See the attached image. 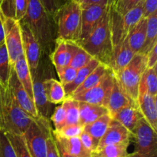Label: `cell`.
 Instances as JSON below:
<instances>
[{
  "mask_svg": "<svg viewBox=\"0 0 157 157\" xmlns=\"http://www.w3.org/2000/svg\"><path fill=\"white\" fill-rule=\"evenodd\" d=\"M19 21L30 29L41 53L49 55L53 52L57 39L56 23L54 15L44 9L40 0H29L25 15Z\"/></svg>",
  "mask_w": 157,
  "mask_h": 157,
  "instance_id": "obj_1",
  "label": "cell"
},
{
  "mask_svg": "<svg viewBox=\"0 0 157 157\" xmlns=\"http://www.w3.org/2000/svg\"><path fill=\"white\" fill-rule=\"evenodd\" d=\"M157 12V0H144V17L147 18Z\"/></svg>",
  "mask_w": 157,
  "mask_h": 157,
  "instance_id": "obj_45",
  "label": "cell"
},
{
  "mask_svg": "<svg viewBox=\"0 0 157 157\" xmlns=\"http://www.w3.org/2000/svg\"><path fill=\"white\" fill-rule=\"evenodd\" d=\"M110 67H107V65L104 64H100L87 77L85 80L83 81V83L81 84H80L76 89H75V91L72 93V94L70 97L75 96V95L80 94L83 93V92L86 91L87 90H90V88L94 87V86H96L100 81H101V79L103 78V77L105 75V74L110 70Z\"/></svg>",
  "mask_w": 157,
  "mask_h": 157,
  "instance_id": "obj_25",
  "label": "cell"
},
{
  "mask_svg": "<svg viewBox=\"0 0 157 157\" xmlns=\"http://www.w3.org/2000/svg\"><path fill=\"white\" fill-rule=\"evenodd\" d=\"M132 134L130 132L117 121L112 119L107 131L98 143L96 152L102 149L103 147L110 144H125V143L130 144Z\"/></svg>",
  "mask_w": 157,
  "mask_h": 157,
  "instance_id": "obj_15",
  "label": "cell"
},
{
  "mask_svg": "<svg viewBox=\"0 0 157 157\" xmlns=\"http://www.w3.org/2000/svg\"><path fill=\"white\" fill-rule=\"evenodd\" d=\"M129 145L128 143L107 145L97 151L94 157H127L130 156Z\"/></svg>",
  "mask_w": 157,
  "mask_h": 157,
  "instance_id": "obj_31",
  "label": "cell"
},
{
  "mask_svg": "<svg viewBox=\"0 0 157 157\" xmlns=\"http://www.w3.org/2000/svg\"><path fill=\"white\" fill-rule=\"evenodd\" d=\"M111 118L124 126L133 136L138 123L143 118V115L137 106L129 105L113 112H110Z\"/></svg>",
  "mask_w": 157,
  "mask_h": 157,
  "instance_id": "obj_17",
  "label": "cell"
},
{
  "mask_svg": "<svg viewBox=\"0 0 157 157\" xmlns=\"http://www.w3.org/2000/svg\"><path fill=\"white\" fill-rule=\"evenodd\" d=\"M110 5L113 4V0H82L80 3L81 9L90 6L91 5Z\"/></svg>",
  "mask_w": 157,
  "mask_h": 157,
  "instance_id": "obj_47",
  "label": "cell"
},
{
  "mask_svg": "<svg viewBox=\"0 0 157 157\" xmlns=\"http://www.w3.org/2000/svg\"><path fill=\"white\" fill-rule=\"evenodd\" d=\"M132 139L135 148L131 157H157V132L144 117L138 123Z\"/></svg>",
  "mask_w": 157,
  "mask_h": 157,
  "instance_id": "obj_8",
  "label": "cell"
},
{
  "mask_svg": "<svg viewBox=\"0 0 157 157\" xmlns=\"http://www.w3.org/2000/svg\"><path fill=\"white\" fill-rule=\"evenodd\" d=\"M80 140H81V143H82L83 146L87 149V150L90 152V153L95 154L96 153L97 148L98 146V142L94 140V138L92 136H90L88 133L83 130L82 133L79 136Z\"/></svg>",
  "mask_w": 157,
  "mask_h": 157,
  "instance_id": "obj_41",
  "label": "cell"
},
{
  "mask_svg": "<svg viewBox=\"0 0 157 157\" xmlns=\"http://www.w3.org/2000/svg\"><path fill=\"white\" fill-rule=\"evenodd\" d=\"M110 5L103 19L88 37L77 42L94 58L109 67L113 49L110 25Z\"/></svg>",
  "mask_w": 157,
  "mask_h": 157,
  "instance_id": "obj_2",
  "label": "cell"
},
{
  "mask_svg": "<svg viewBox=\"0 0 157 157\" xmlns=\"http://www.w3.org/2000/svg\"><path fill=\"white\" fill-rule=\"evenodd\" d=\"M22 37V46L24 55L30 68L31 73L35 71L38 67L41 58V51L38 41H36L32 32L24 22L19 21Z\"/></svg>",
  "mask_w": 157,
  "mask_h": 157,
  "instance_id": "obj_12",
  "label": "cell"
},
{
  "mask_svg": "<svg viewBox=\"0 0 157 157\" xmlns=\"http://www.w3.org/2000/svg\"><path fill=\"white\" fill-rule=\"evenodd\" d=\"M115 2H116V0H113V4H114V3H115Z\"/></svg>",
  "mask_w": 157,
  "mask_h": 157,
  "instance_id": "obj_52",
  "label": "cell"
},
{
  "mask_svg": "<svg viewBox=\"0 0 157 157\" xmlns=\"http://www.w3.org/2000/svg\"><path fill=\"white\" fill-rule=\"evenodd\" d=\"M144 18V1L137 6L129 10L122 16L123 38L127 37L129 31L140 20Z\"/></svg>",
  "mask_w": 157,
  "mask_h": 157,
  "instance_id": "obj_29",
  "label": "cell"
},
{
  "mask_svg": "<svg viewBox=\"0 0 157 157\" xmlns=\"http://www.w3.org/2000/svg\"><path fill=\"white\" fill-rule=\"evenodd\" d=\"M157 12L147 17L146 39L139 53L147 55L157 43Z\"/></svg>",
  "mask_w": 157,
  "mask_h": 157,
  "instance_id": "obj_27",
  "label": "cell"
},
{
  "mask_svg": "<svg viewBox=\"0 0 157 157\" xmlns=\"http://www.w3.org/2000/svg\"><path fill=\"white\" fill-rule=\"evenodd\" d=\"M50 121L54 124V130H58L64 127L66 124V111L62 104L55 107L52 115L51 116Z\"/></svg>",
  "mask_w": 157,
  "mask_h": 157,
  "instance_id": "obj_38",
  "label": "cell"
},
{
  "mask_svg": "<svg viewBox=\"0 0 157 157\" xmlns=\"http://www.w3.org/2000/svg\"><path fill=\"white\" fill-rule=\"evenodd\" d=\"M147 68V55L136 53L127 66L113 74L123 90L136 105H137L141 77Z\"/></svg>",
  "mask_w": 157,
  "mask_h": 157,
  "instance_id": "obj_6",
  "label": "cell"
},
{
  "mask_svg": "<svg viewBox=\"0 0 157 157\" xmlns=\"http://www.w3.org/2000/svg\"><path fill=\"white\" fill-rule=\"evenodd\" d=\"M157 96L147 93H139L137 106L143 117L157 132Z\"/></svg>",
  "mask_w": 157,
  "mask_h": 157,
  "instance_id": "obj_18",
  "label": "cell"
},
{
  "mask_svg": "<svg viewBox=\"0 0 157 157\" xmlns=\"http://www.w3.org/2000/svg\"><path fill=\"white\" fill-rule=\"evenodd\" d=\"M129 105L137 106L133 104L130 101V98L127 96L125 92L123 90L122 87H121L114 77L113 87H112L111 92H110V97H109L108 104H107V109L109 110V113L116 111V110H120L121 108Z\"/></svg>",
  "mask_w": 157,
  "mask_h": 157,
  "instance_id": "obj_24",
  "label": "cell"
},
{
  "mask_svg": "<svg viewBox=\"0 0 157 157\" xmlns=\"http://www.w3.org/2000/svg\"><path fill=\"white\" fill-rule=\"evenodd\" d=\"M113 73L110 69L96 86L80 94L72 96L71 98L78 101L104 106L107 108L109 97L113 87Z\"/></svg>",
  "mask_w": 157,
  "mask_h": 157,
  "instance_id": "obj_10",
  "label": "cell"
},
{
  "mask_svg": "<svg viewBox=\"0 0 157 157\" xmlns=\"http://www.w3.org/2000/svg\"><path fill=\"white\" fill-rule=\"evenodd\" d=\"M142 1L144 0H116L113 6L117 12L123 16L129 10L134 8Z\"/></svg>",
  "mask_w": 157,
  "mask_h": 157,
  "instance_id": "obj_40",
  "label": "cell"
},
{
  "mask_svg": "<svg viewBox=\"0 0 157 157\" xmlns=\"http://www.w3.org/2000/svg\"><path fill=\"white\" fill-rule=\"evenodd\" d=\"M157 65L147 68L143 73L139 86V93L157 96Z\"/></svg>",
  "mask_w": 157,
  "mask_h": 157,
  "instance_id": "obj_28",
  "label": "cell"
},
{
  "mask_svg": "<svg viewBox=\"0 0 157 157\" xmlns=\"http://www.w3.org/2000/svg\"><path fill=\"white\" fill-rule=\"evenodd\" d=\"M84 130V126L81 124H67L58 130H53V134L64 138L79 136Z\"/></svg>",
  "mask_w": 157,
  "mask_h": 157,
  "instance_id": "obj_36",
  "label": "cell"
},
{
  "mask_svg": "<svg viewBox=\"0 0 157 157\" xmlns=\"http://www.w3.org/2000/svg\"><path fill=\"white\" fill-rule=\"evenodd\" d=\"M57 39L78 42L81 37V8L74 0H67L54 15Z\"/></svg>",
  "mask_w": 157,
  "mask_h": 157,
  "instance_id": "obj_3",
  "label": "cell"
},
{
  "mask_svg": "<svg viewBox=\"0 0 157 157\" xmlns=\"http://www.w3.org/2000/svg\"><path fill=\"white\" fill-rule=\"evenodd\" d=\"M5 43V31L4 27H3L2 19V16L0 15V45Z\"/></svg>",
  "mask_w": 157,
  "mask_h": 157,
  "instance_id": "obj_49",
  "label": "cell"
},
{
  "mask_svg": "<svg viewBox=\"0 0 157 157\" xmlns=\"http://www.w3.org/2000/svg\"><path fill=\"white\" fill-rule=\"evenodd\" d=\"M11 69L12 66L9 61L7 49L4 43L0 45V84L5 87L8 86Z\"/></svg>",
  "mask_w": 157,
  "mask_h": 157,
  "instance_id": "obj_33",
  "label": "cell"
},
{
  "mask_svg": "<svg viewBox=\"0 0 157 157\" xmlns=\"http://www.w3.org/2000/svg\"><path fill=\"white\" fill-rule=\"evenodd\" d=\"M92 58H94L93 57L80 46L79 48L78 49L77 52L72 58L68 66L76 69V70H78L88 64L91 61Z\"/></svg>",
  "mask_w": 157,
  "mask_h": 157,
  "instance_id": "obj_35",
  "label": "cell"
},
{
  "mask_svg": "<svg viewBox=\"0 0 157 157\" xmlns=\"http://www.w3.org/2000/svg\"><path fill=\"white\" fill-rule=\"evenodd\" d=\"M127 157H131V153H130V156H127Z\"/></svg>",
  "mask_w": 157,
  "mask_h": 157,
  "instance_id": "obj_53",
  "label": "cell"
},
{
  "mask_svg": "<svg viewBox=\"0 0 157 157\" xmlns=\"http://www.w3.org/2000/svg\"><path fill=\"white\" fill-rule=\"evenodd\" d=\"M79 47L76 41L56 40L55 48L49 55L51 62L55 70L68 66Z\"/></svg>",
  "mask_w": 157,
  "mask_h": 157,
  "instance_id": "obj_14",
  "label": "cell"
},
{
  "mask_svg": "<svg viewBox=\"0 0 157 157\" xmlns=\"http://www.w3.org/2000/svg\"><path fill=\"white\" fill-rule=\"evenodd\" d=\"M44 9L52 15L67 2V0H40Z\"/></svg>",
  "mask_w": 157,
  "mask_h": 157,
  "instance_id": "obj_43",
  "label": "cell"
},
{
  "mask_svg": "<svg viewBox=\"0 0 157 157\" xmlns=\"http://www.w3.org/2000/svg\"><path fill=\"white\" fill-rule=\"evenodd\" d=\"M101 63L98 61L95 58H92L91 61L88 63L87 64H86L85 66H84L81 68L78 69V71H77V75L75 77V78L74 79V81L72 82L69 83L68 84H66L64 86V90H65L66 94V98L67 97H70L74 91L75 90V89L83 83V81L87 78V77L98 67Z\"/></svg>",
  "mask_w": 157,
  "mask_h": 157,
  "instance_id": "obj_26",
  "label": "cell"
},
{
  "mask_svg": "<svg viewBox=\"0 0 157 157\" xmlns=\"http://www.w3.org/2000/svg\"><path fill=\"white\" fill-rule=\"evenodd\" d=\"M61 104H63L66 111L65 125L80 124L79 101L74 99L71 97H67Z\"/></svg>",
  "mask_w": 157,
  "mask_h": 157,
  "instance_id": "obj_32",
  "label": "cell"
},
{
  "mask_svg": "<svg viewBox=\"0 0 157 157\" xmlns=\"http://www.w3.org/2000/svg\"><path fill=\"white\" fill-rule=\"evenodd\" d=\"M74 1H75V2H76L79 3V4H80V3H81V2L82 1V0H74Z\"/></svg>",
  "mask_w": 157,
  "mask_h": 157,
  "instance_id": "obj_51",
  "label": "cell"
},
{
  "mask_svg": "<svg viewBox=\"0 0 157 157\" xmlns=\"http://www.w3.org/2000/svg\"><path fill=\"white\" fill-rule=\"evenodd\" d=\"M47 157H61L52 131L47 139Z\"/></svg>",
  "mask_w": 157,
  "mask_h": 157,
  "instance_id": "obj_44",
  "label": "cell"
},
{
  "mask_svg": "<svg viewBox=\"0 0 157 157\" xmlns=\"http://www.w3.org/2000/svg\"><path fill=\"white\" fill-rule=\"evenodd\" d=\"M110 5L98 4L81 9V37L78 41H83L88 37L103 19Z\"/></svg>",
  "mask_w": 157,
  "mask_h": 157,
  "instance_id": "obj_11",
  "label": "cell"
},
{
  "mask_svg": "<svg viewBox=\"0 0 157 157\" xmlns=\"http://www.w3.org/2000/svg\"><path fill=\"white\" fill-rule=\"evenodd\" d=\"M135 53L130 48L127 37L122 38L113 46V53L110 62V68L113 74L124 68L130 63Z\"/></svg>",
  "mask_w": 157,
  "mask_h": 157,
  "instance_id": "obj_16",
  "label": "cell"
},
{
  "mask_svg": "<svg viewBox=\"0 0 157 157\" xmlns=\"http://www.w3.org/2000/svg\"><path fill=\"white\" fill-rule=\"evenodd\" d=\"M8 86L9 87L12 94L14 95L17 102L21 106V108L34 119L38 117L39 115L37 111L36 107H35V103L28 94L25 89L23 87L22 84L18 81L13 67H12V69H11Z\"/></svg>",
  "mask_w": 157,
  "mask_h": 157,
  "instance_id": "obj_13",
  "label": "cell"
},
{
  "mask_svg": "<svg viewBox=\"0 0 157 157\" xmlns=\"http://www.w3.org/2000/svg\"><path fill=\"white\" fill-rule=\"evenodd\" d=\"M147 68L157 65V43L147 55Z\"/></svg>",
  "mask_w": 157,
  "mask_h": 157,
  "instance_id": "obj_46",
  "label": "cell"
},
{
  "mask_svg": "<svg viewBox=\"0 0 157 157\" xmlns=\"http://www.w3.org/2000/svg\"><path fill=\"white\" fill-rule=\"evenodd\" d=\"M147 18H142L136 23L127 35L129 45L135 54L139 53L146 39Z\"/></svg>",
  "mask_w": 157,
  "mask_h": 157,
  "instance_id": "obj_22",
  "label": "cell"
},
{
  "mask_svg": "<svg viewBox=\"0 0 157 157\" xmlns=\"http://www.w3.org/2000/svg\"><path fill=\"white\" fill-rule=\"evenodd\" d=\"M45 98L52 104H61L66 98L64 85L54 77L46 78L43 82Z\"/></svg>",
  "mask_w": 157,
  "mask_h": 157,
  "instance_id": "obj_20",
  "label": "cell"
},
{
  "mask_svg": "<svg viewBox=\"0 0 157 157\" xmlns=\"http://www.w3.org/2000/svg\"><path fill=\"white\" fill-rule=\"evenodd\" d=\"M5 87L0 84V129L2 128V106Z\"/></svg>",
  "mask_w": 157,
  "mask_h": 157,
  "instance_id": "obj_48",
  "label": "cell"
},
{
  "mask_svg": "<svg viewBox=\"0 0 157 157\" xmlns=\"http://www.w3.org/2000/svg\"><path fill=\"white\" fill-rule=\"evenodd\" d=\"M33 120L18 104L9 86L5 87L2 130L10 134L23 135Z\"/></svg>",
  "mask_w": 157,
  "mask_h": 157,
  "instance_id": "obj_4",
  "label": "cell"
},
{
  "mask_svg": "<svg viewBox=\"0 0 157 157\" xmlns=\"http://www.w3.org/2000/svg\"><path fill=\"white\" fill-rule=\"evenodd\" d=\"M57 147H58V146H57ZM58 151H59L60 156H61V157H75L74 156H71V155L68 154V153H67L66 152H64V150H62L61 148H59L58 147Z\"/></svg>",
  "mask_w": 157,
  "mask_h": 157,
  "instance_id": "obj_50",
  "label": "cell"
},
{
  "mask_svg": "<svg viewBox=\"0 0 157 157\" xmlns=\"http://www.w3.org/2000/svg\"><path fill=\"white\" fill-rule=\"evenodd\" d=\"M53 136L57 146L68 154L75 157H94V153H90L83 146L79 136L64 138L55 134Z\"/></svg>",
  "mask_w": 157,
  "mask_h": 157,
  "instance_id": "obj_19",
  "label": "cell"
},
{
  "mask_svg": "<svg viewBox=\"0 0 157 157\" xmlns=\"http://www.w3.org/2000/svg\"><path fill=\"white\" fill-rule=\"evenodd\" d=\"M77 71L78 70L70 67V66H67V67L56 70L58 78H59V81L64 86L74 81L77 75Z\"/></svg>",
  "mask_w": 157,
  "mask_h": 157,
  "instance_id": "obj_39",
  "label": "cell"
},
{
  "mask_svg": "<svg viewBox=\"0 0 157 157\" xmlns=\"http://www.w3.org/2000/svg\"><path fill=\"white\" fill-rule=\"evenodd\" d=\"M8 138L13 146L18 157H32L25 144L23 135L10 134L6 133Z\"/></svg>",
  "mask_w": 157,
  "mask_h": 157,
  "instance_id": "obj_34",
  "label": "cell"
},
{
  "mask_svg": "<svg viewBox=\"0 0 157 157\" xmlns=\"http://www.w3.org/2000/svg\"><path fill=\"white\" fill-rule=\"evenodd\" d=\"M112 118L110 113L104 115L90 124L84 127V130L93 136L96 141L99 143L100 140L104 135L110 126Z\"/></svg>",
  "mask_w": 157,
  "mask_h": 157,
  "instance_id": "obj_30",
  "label": "cell"
},
{
  "mask_svg": "<svg viewBox=\"0 0 157 157\" xmlns=\"http://www.w3.org/2000/svg\"><path fill=\"white\" fill-rule=\"evenodd\" d=\"M0 157H18L6 132L0 129Z\"/></svg>",
  "mask_w": 157,
  "mask_h": 157,
  "instance_id": "obj_37",
  "label": "cell"
},
{
  "mask_svg": "<svg viewBox=\"0 0 157 157\" xmlns=\"http://www.w3.org/2000/svg\"><path fill=\"white\" fill-rule=\"evenodd\" d=\"M5 31V44L7 49L11 66L24 55L22 37L19 21L10 17H6L0 12Z\"/></svg>",
  "mask_w": 157,
  "mask_h": 157,
  "instance_id": "obj_9",
  "label": "cell"
},
{
  "mask_svg": "<svg viewBox=\"0 0 157 157\" xmlns=\"http://www.w3.org/2000/svg\"><path fill=\"white\" fill-rule=\"evenodd\" d=\"M52 130L49 120L39 116L32 121L23 134L32 157H47V139Z\"/></svg>",
  "mask_w": 157,
  "mask_h": 157,
  "instance_id": "obj_7",
  "label": "cell"
},
{
  "mask_svg": "<svg viewBox=\"0 0 157 157\" xmlns=\"http://www.w3.org/2000/svg\"><path fill=\"white\" fill-rule=\"evenodd\" d=\"M12 2L15 9V18L20 21L25 15L29 0H12Z\"/></svg>",
  "mask_w": 157,
  "mask_h": 157,
  "instance_id": "obj_42",
  "label": "cell"
},
{
  "mask_svg": "<svg viewBox=\"0 0 157 157\" xmlns=\"http://www.w3.org/2000/svg\"><path fill=\"white\" fill-rule=\"evenodd\" d=\"M80 124L85 126L94 122L104 115L109 113L106 107L79 101Z\"/></svg>",
  "mask_w": 157,
  "mask_h": 157,
  "instance_id": "obj_21",
  "label": "cell"
},
{
  "mask_svg": "<svg viewBox=\"0 0 157 157\" xmlns=\"http://www.w3.org/2000/svg\"><path fill=\"white\" fill-rule=\"evenodd\" d=\"M32 74V89H33L34 103L40 117L50 121L53 113V104L49 103L45 98L43 82L50 77H54L53 64L51 62L49 55H41L39 63L36 70Z\"/></svg>",
  "mask_w": 157,
  "mask_h": 157,
  "instance_id": "obj_5",
  "label": "cell"
},
{
  "mask_svg": "<svg viewBox=\"0 0 157 157\" xmlns=\"http://www.w3.org/2000/svg\"><path fill=\"white\" fill-rule=\"evenodd\" d=\"M12 67H13L14 70H15L18 81L22 84L23 87L25 89L28 94L34 101L32 74H31L30 68H29L25 55L20 57Z\"/></svg>",
  "mask_w": 157,
  "mask_h": 157,
  "instance_id": "obj_23",
  "label": "cell"
}]
</instances>
